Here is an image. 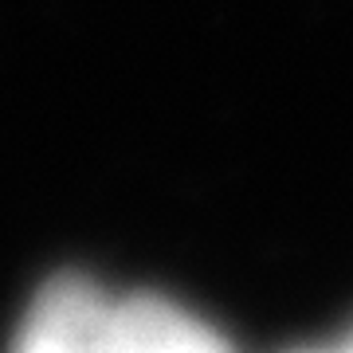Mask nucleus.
<instances>
[{
  "mask_svg": "<svg viewBox=\"0 0 353 353\" xmlns=\"http://www.w3.org/2000/svg\"><path fill=\"white\" fill-rule=\"evenodd\" d=\"M110 299L87 275H55L20 318L8 353H99Z\"/></svg>",
  "mask_w": 353,
  "mask_h": 353,
  "instance_id": "f257e3e1",
  "label": "nucleus"
},
{
  "mask_svg": "<svg viewBox=\"0 0 353 353\" xmlns=\"http://www.w3.org/2000/svg\"><path fill=\"white\" fill-rule=\"evenodd\" d=\"M99 353H236L208 322L161 294L110 303Z\"/></svg>",
  "mask_w": 353,
  "mask_h": 353,
  "instance_id": "f03ea898",
  "label": "nucleus"
},
{
  "mask_svg": "<svg viewBox=\"0 0 353 353\" xmlns=\"http://www.w3.org/2000/svg\"><path fill=\"white\" fill-rule=\"evenodd\" d=\"M290 353H353V334L341 338L338 345H306V350H290Z\"/></svg>",
  "mask_w": 353,
  "mask_h": 353,
  "instance_id": "7ed1b4c3",
  "label": "nucleus"
}]
</instances>
